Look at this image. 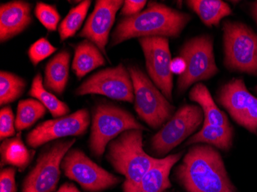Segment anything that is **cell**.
Returning <instances> with one entry per match:
<instances>
[{"instance_id": "obj_8", "label": "cell", "mask_w": 257, "mask_h": 192, "mask_svg": "<svg viewBox=\"0 0 257 192\" xmlns=\"http://www.w3.org/2000/svg\"><path fill=\"white\" fill-rule=\"evenodd\" d=\"M203 119L204 115L200 106L183 105L152 138L151 149L157 155H166L191 135Z\"/></svg>"}, {"instance_id": "obj_13", "label": "cell", "mask_w": 257, "mask_h": 192, "mask_svg": "<svg viewBox=\"0 0 257 192\" xmlns=\"http://www.w3.org/2000/svg\"><path fill=\"white\" fill-rule=\"evenodd\" d=\"M102 95L115 100L134 102L132 79L123 65L104 69L88 78L76 89V95Z\"/></svg>"}, {"instance_id": "obj_7", "label": "cell", "mask_w": 257, "mask_h": 192, "mask_svg": "<svg viewBox=\"0 0 257 192\" xmlns=\"http://www.w3.org/2000/svg\"><path fill=\"white\" fill-rule=\"evenodd\" d=\"M180 56L186 63L184 73L178 79V90L183 92L193 84L207 80L219 72L213 53V40L203 35L186 42Z\"/></svg>"}, {"instance_id": "obj_23", "label": "cell", "mask_w": 257, "mask_h": 192, "mask_svg": "<svg viewBox=\"0 0 257 192\" xmlns=\"http://www.w3.org/2000/svg\"><path fill=\"white\" fill-rule=\"evenodd\" d=\"M1 164H10L24 170L31 161L33 155L20 136L7 138L1 144Z\"/></svg>"}, {"instance_id": "obj_10", "label": "cell", "mask_w": 257, "mask_h": 192, "mask_svg": "<svg viewBox=\"0 0 257 192\" xmlns=\"http://www.w3.org/2000/svg\"><path fill=\"white\" fill-rule=\"evenodd\" d=\"M75 141L76 139L57 141L40 154L24 180L22 192H53L60 181L63 158Z\"/></svg>"}, {"instance_id": "obj_28", "label": "cell", "mask_w": 257, "mask_h": 192, "mask_svg": "<svg viewBox=\"0 0 257 192\" xmlns=\"http://www.w3.org/2000/svg\"><path fill=\"white\" fill-rule=\"evenodd\" d=\"M35 15L46 30L51 32L57 30L60 16L54 6L38 3L35 8Z\"/></svg>"}, {"instance_id": "obj_9", "label": "cell", "mask_w": 257, "mask_h": 192, "mask_svg": "<svg viewBox=\"0 0 257 192\" xmlns=\"http://www.w3.org/2000/svg\"><path fill=\"white\" fill-rule=\"evenodd\" d=\"M61 167L66 177L88 191H102L120 182L119 177L103 169L79 149L69 150L63 158Z\"/></svg>"}, {"instance_id": "obj_3", "label": "cell", "mask_w": 257, "mask_h": 192, "mask_svg": "<svg viewBox=\"0 0 257 192\" xmlns=\"http://www.w3.org/2000/svg\"><path fill=\"white\" fill-rule=\"evenodd\" d=\"M106 158L114 169L125 177L123 192H136L143 177L159 159L144 151L140 129L127 130L110 141Z\"/></svg>"}, {"instance_id": "obj_18", "label": "cell", "mask_w": 257, "mask_h": 192, "mask_svg": "<svg viewBox=\"0 0 257 192\" xmlns=\"http://www.w3.org/2000/svg\"><path fill=\"white\" fill-rule=\"evenodd\" d=\"M70 53L66 50L60 52L46 65L45 69L44 87L55 93L62 95L69 78Z\"/></svg>"}, {"instance_id": "obj_20", "label": "cell", "mask_w": 257, "mask_h": 192, "mask_svg": "<svg viewBox=\"0 0 257 192\" xmlns=\"http://www.w3.org/2000/svg\"><path fill=\"white\" fill-rule=\"evenodd\" d=\"M190 99L200 106L204 115L203 125L229 127L226 114L218 108L211 94L203 83H196L190 92Z\"/></svg>"}, {"instance_id": "obj_34", "label": "cell", "mask_w": 257, "mask_h": 192, "mask_svg": "<svg viewBox=\"0 0 257 192\" xmlns=\"http://www.w3.org/2000/svg\"><path fill=\"white\" fill-rule=\"evenodd\" d=\"M56 192H80L79 189L70 183H66L60 187V188Z\"/></svg>"}, {"instance_id": "obj_11", "label": "cell", "mask_w": 257, "mask_h": 192, "mask_svg": "<svg viewBox=\"0 0 257 192\" xmlns=\"http://www.w3.org/2000/svg\"><path fill=\"white\" fill-rule=\"evenodd\" d=\"M149 76L169 101L173 100V73L172 58L167 37H144L139 39Z\"/></svg>"}, {"instance_id": "obj_4", "label": "cell", "mask_w": 257, "mask_h": 192, "mask_svg": "<svg viewBox=\"0 0 257 192\" xmlns=\"http://www.w3.org/2000/svg\"><path fill=\"white\" fill-rule=\"evenodd\" d=\"M128 71L134 85L136 112L149 126L160 128L170 119L175 107L141 69L131 66Z\"/></svg>"}, {"instance_id": "obj_2", "label": "cell", "mask_w": 257, "mask_h": 192, "mask_svg": "<svg viewBox=\"0 0 257 192\" xmlns=\"http://www.w3.org/2000/svg\"><path fill=\"white\" fill-rule=\"evenodd\" d=\"M190 20L189 14L164 4L150 2L140 14L119 21L112 33L111 46H117L133 38H177Z\"/></svg>"}, {"instance_id": "obj_27", "label": "cell", "mask_w": 257, "mask_h": 192, "mask_svg": "<svg viewBox=\"0 0 257 192\" xmlns=\"http://www.w3.org/2000/svg\"><path fill=\"white\" fill-rule=\"evenodd\" d=\"M27 82L23 78L14 73L1 71L0 73V104L14 102L25 90Z\"/></svg>"}, {"instance_id": "obj_14", "label": "cell", "mask_w": 257, "mask_h": 192, "mask_svg": "<svg viewBox=\"0 0 257 192\" xmlns=\"http://www.w3.org/2000/svg\"><path fill=\"white\" fill-rule=\"evenodd\" d=\"M89 123L90 117L87 109H80L70 115L40 124L27 135V142L30 147L36 148L58 138L83 135Z\"/></svg>"}, {"instance_id": "obj_24", "label": "cell", "mask_w": 257, "mask_h": 192, "mask_svg": "<svg viewBox=\"0 0 257 192\" xmlns=\"http://www.w3.org/2000/svg\"><path fill=\"white\" fill-rule=\"evenodd\" d=\"M29 95L40 101L46 107V109L50 111L53 117L60 118L66 116L69 113V106L60 99H58L56 95L46 90L43 84V78L40 73L33 79Z\"/></svg>"}, {"instance_id": "obj_15", "label": "cell", "mask_w": 257, "mask_h": 192, "mask_svg": "<svg viewBox=\"0 0 257 192\" xmlns=\"http://www.w3.org/2000/svg\"><path fill=\"white\" fill-rule=\"evenodd\" d=\"M123 4L122 0H98L94 10L79 33V37L94 43L105 56L115 15Z\"/></svg>"}, {"instance_id": "obj_22", "label": "cell", "mask_w": 257, "mask_h": 192, "mask_svg": "<svg viewBox=\"0 0 257 192\" xmlns=\"http://www.w3.org/2000/svg\"><path fill=\"white\" fill-rule=\"evenodd\" d=\"M186 3L209 27L219 25L221 20L232 14L229 6L221 0H190Z\"/></svg>"}, {"instance_id": "obj_35", "label": "cell", "mask_w": 257, "mask_h": 192, "mask_svg": "<svg viewBox=\"0 0 257 192\" xmlns=\"http://www.w3.org/2000/svg\"><path fill=\"white\" fill-rule=\"evenodd\" d=\"M252 11H253L254 17H255L257 22V2L254 4L253 10Z\"/></svg>"}, {"instance_id": "obj_16", "label": "cell", "mask_w": 257, "mask_h": 192, "mask_svg": "<svg viewBox=\"0 0 257 192\" xmlns=\"http://www.w3.org/2000/svg\"><path fill=\"white\" fill-rule=\"evenodd\" d=\"M31 4L12 1L0 7V41H8L23 33L33 21Z\"/></svg>"}, {"instance_id": "obj_21", "label": "cell", "mask_w": 257, "mask_h": 192, "mask_svg": "<svg viewBox=\"0 0 257 192\" xmlns=\"http://www.w3.org/2000/svg\"><path fill=\"white\" fill-rule=\"evenodd\" d=\"M233 128L232 126L203 125L199 132L195 134L187 141V145L208 144L219 149L229 151L232 145Z\"/></svg>"}, {"instance_id": "obj_12", "label": "cell", "mask_w": 257, "mask_h": 192, "mask_svg": "<svg viewBox=\"0 0 257 192\" xmlns=\"http://www.w3.org/2000/svg\"><path fill=\"white\" fill-rule=\"evenodd\" d=\"M217 100L238 125L257 135V98L248 91L242 79H232L225 84Z\"/></svg>"}, {"instance_id": "obj_1", "label": "cell", "mask_w": 257, "mask_h": 192, "mask_svg": "<svg viewBox=\"0 0 257 192\" xmlns=\"http://www.w3.org/2000/svg\"><path fill=\"white\" fill-rule=\"evenodd\" d=\"M174 174L187 192H236L221 154L211 145L192 147Z\"/></svg>"}, {"instance_id": "obj_26", "label": "cell", "mask_w": 257, "mask_h": 192, "mask_svg": "<svg viewBox=\"0 0 257 192\" xmlns=\"http://www.w3.org/2000/svg\"><path fill=\"white\" fill-rule=\"evenodd\" d=\"M90 5V0H86L69 11L59 26V33L61 41L74 37L83 24Z\"/></svg>"}, {"instance_id": "obj_30", "label": "cell", "mask_w": 257, "mask_h": 192, "mask_svg": "<svg viewBox=\"0 0 257 192\" xmlns=\"http://www.w3.org/2000/svg\"><path fill=\"white\" fill-rule=\"evenodd\" d=\"M15 122L13 110L10 106L4 107L0 111V138L7 139L15 135Z\"/></svg>"}, {"instance_id": "obj_31", "label": "cell", "mask_w": 257, "mask_h": 192, "mask_svg": "<svg viewBox=\"0 0 257 192\" xmlns=\"http://www.w3.org/2000/svg\"><path fill=\"white\" fill-rule=\"evenodd\" d=\"M16 170L14 167L4 168L0 174V192H17Z\"/></svg>"}, {"instance_id": "obj_17", "label": "cell", "mask_w": 257, "mask_h": 192, "mask_svg": "<svg viewBox=\"0 0 257 192\" xmlns=\"http://www.w3.org/2000/svg\"><path fill=\"white\" fill-rule=\"evenodd\" d=\"M181 156L182 152H180L159 158L143 177L136 192H164L170 188V171Z\"/></svg>"}, {"instance_id": "obj_32", "label": "cell", "mask_w": 257, "mask_h": 192, "mask_svg": "<svg viewBox=\"0 0 257 192\" xmlns=\"http://www.w3.org/2000/svg\"><path fill=\"white\" fill-rule=\"evenodd\" d=\"M147 4L145 0H126L124 1L121 10V15L125 17L137 15L142 12Z\"/></svg>"}, {"instance_id": "obj_36", "label": "cell", "mask_w": 257, "mask_h": 192, "mask_svg": "<svg viewBox=\"0 0 257 192\" xmlns=\"http://www.w3.org/2000/svg\"><path fill=\"white\" fill-rule=\"evenodd\" d=\"M255 92H257V86H256V87H255Z\"/></svg>"}, {"instance_id": "obj_5", "label": "cell", "mask_w": 257, "mask_h": 192, "mask_svg": "<svg viewBox=\"0 0 257 192\" xmlns=\"http://www.w3.org/2000/svg\"><path fill=\"white\" fill-rule=\"evenodd\" d=\"M223 30L226 67L257 76L256 33L238 22H225Z\"/></svg>"}, {"instance_id": "obj_29", "label": "cell", "mask_w": 257, "mask_h": 192, "mask_svg": "<svg viewBox=\"0 0 257 192\" xmlns=\"http://www.w3.org/2000/svg\"><path fill=\"white\" fill-rule=\"evenodd\" d=\"M56 50L57 49L49 40L41 38L30 46L28 56L31 63L34 66H37L40 62L51 56Z\"/></svg>"}, {"instance_id": "obj_25", "label": "cell", "mask_w": 257, "mask_h": 192, "mask_svg": "<svg viewBox=\"0 0 257 192\" xmlns=\"http://www.w3.org/2000/svg\"><path fill=\"white\" fill-rule=\"evenodd\" d=\"M46 107L37 99H29L19 102L15 126L18 131L34 125L46 114Z\"/></svg>"}, {"instance_id": "obj_19", "label": "cell", "mask_w": 257, "mask_h": 192, "mask_svg": "<svg viewBox=\"0 0 257 192\" xmlns=\"http://www.w3.org/2000/svg\"><path fill=\"white\" fill-rule=\"evenodd\" d=\"M105 64L106 60L94 43L86 40L76 46L72 68L78 79Z\"/></svg>"}, {"instance_id": "obj_6", "label": "cell", "mask_w": 257, "mask_h": 192, "mask_svg": "<svg viewBox=\"0 0 257 192\" xmlns=\"http://www.w3.org/2000/svg\"><path fill=\"white\" fill-rule=\"evenodd\" d=\"M147 128L131 112L112 105H98L92 117L89 148L96 157H101L109 143L127 130Z\"/></svg>"}, {"instance_id": "obj_33", "label": "cell", "mask_w": 257, "mask_h": 192, "mask_svg": "<svg viewBox=\"0 0 257 192\" xmlns=\"http://www.w3.org/2000/svg\"><path fill=\"white\" fill-rule=\"evenodd\" d=\"M186 69V63L180 56L172 59L171 70L173 74H178L181 76Z\"/></svg>"}]
</instances>
